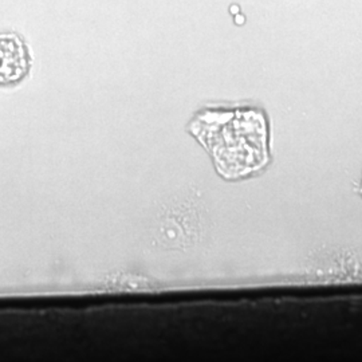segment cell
I'll return each instance as SVG.
<instances>
[{
  "mask_svg": "<svg viewBox=\"0 0 362 362\" xmlns=\"http://www.w3.org/2000/svg\"><path fill=\"white\" fill-rule=\"evenodd\" d=\"M31 70L26 43L16 34L0 35V88L21 83Z\"/></svg>",
  "mask_w": 362,
  "mask_h": 362,
  "instance_id": "1",
  "label": "cell"
}]
</instances>
